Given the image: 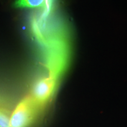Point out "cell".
<instances>
[{"instance_id": "3957f363", "label": "cell", "mask_w": 127, "mask_h": 127, "mask_svg": "<svg viewBox=\"0 0 127 127\" xmlns=\"http://www.w3.org/2000/svg\"><path fill=\"white\" fill-rule=\"evenodd\" d=\"M54 0H15L14 7L16 8H40L42 17H47L51 11Z\"/></svg>"}, {"instance_id": "7a4b0ae2", "label": "cell", "mask_w": 127, "mask_h": 127, "mask_svg": "<svg viewBox=\"0 0 127 127\" xmlns=\"http://www.w3.org/2000/svg\"><path fill=\"white\" fill-rule=\"evenodd\" d=\"M58 79L48 75L39 79L34 84L30 95L39 107L44 106L51 99L57 88Z\"/></svg>"}, {"instance_id": "6da1fadb", "label": "cell", "mask_w": 127, "mask_h": 127, "mask_svg": "<svg viewBox=\"0 0 127 127\" xmlns=\"http://www.w3.org/2000/svg\"><path fill=\"white\" fill-rule=\"evenodd\" d=\"M39 108L31 95L25 96L10 115L9 127H28L35 118Z\"/></svg>"}, {"instance_id": "277c9868", "label": "cell", "mask_w": 127, "mask_h": 127, "mask_svg": "<svg viewBox=\"0 0 127 127\" xmlns=\"http://www.w3.org/2000/svg\"><path fill=\"white\" fill-rule=\"evenodd\" d=\"M9 116L5 109L0 108V127H9Z\"/></svg>"}]
</instances>
